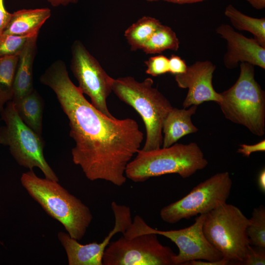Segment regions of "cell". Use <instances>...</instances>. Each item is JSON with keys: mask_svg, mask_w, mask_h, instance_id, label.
I'll return each mask as SVG.
<instances>
[{"mask_svg": "<svg viewBox=\"0 0 265 265\" xmlns=\"http://www.w3.org/2000/svg\"><path fill=\"white\" fill-rule=\"evenodd\" d=\"M40 81L54 92L69 120L70 135L75 142L71 151L74 163L90 181L123 185L127 166L144 139L137 122L110 118L96 109L71 81L62 60L51 64Z\"/></svg>", "mask_w": 265, "mask_h": 265, "instance_id": "1", "label": "cell"}, {"mask_svg": "<svg viewBox=\"0 0 265 265\" xmlns=\"http://www.w3.org/2000/svg\"><path fill=\"white\" fill-rule=\"evenodd\" d=\"M21 182L46 212L63 225L71 238L78 241L83 237L93 215L80 200L58 182L39 178L32 170L22 175Z\"/></svg>", "mask_w": 265, "mask_h": 265, "instance_id": "2", "label": "cell"}, {"mask_svg": "<svg viewBox=\"0 0 265 265\" xmlns=\"http://www.w3.org/2000/svg\"><path fill=\"white\" fill-rule=\"evenodd\" d=\"M208 164L196 143H175L168 147L149 151L140 149L128 164L125 176L135 183L168 174H178L186 178L204 169Z\"/></svg>", "mask_w": 265, "mask_h": 265, "instance_id": "3", "label": "cell"}, {"mask_svg": "<svg viewBox=\"0 0 265 265\" xmlns=\"http://www.w3.org/2000/svg\"><path fill=\"white\" fill-rule=\"evenodd\" d=\"M153 84L150 78L139 82L130 76L113 79L112 83V91L120 100L132 107L144 122L146 137L141 149L143 151L161 147L163 123L173 107Z\"/></svg>", "mask_w": 265, "mask_h": 265, "instance_id": "4", "label": "cell"}, {"mask_svg": "<svg viewBox=\"0 0 265 265\" xmlns=\"http://www.w3.org/2000/svg\"><path fill=\"white\" fill-rule=\"evenodd\" d=\"M254 67L240 63L237 80L219 93L221 99L217 104L227 119L261 137L265 133V92L255 79Z\"/></svg>", "mask_w": 265, "mask_h": 265, "instance_id": "5", "label": "cell"}, {"mask_svg": "<svg viewBox=\"0 0 265 265\" xmlns=\"http://www.w3.org/2000/svg\"><path fill=\"white\" fill-rule=\"evenodd\" d=\"M249 222L239 208L225 202L206 213L203 232L230 263L242 265L250 245L246 232Z\"/></svg>", "mask_w": 265, "mask_h": 265, "instance_id": "6", "label": "cell"}, {"mask_svg": "<svg viewBox=\"0 0 265 265\" xmlns=\"http://www.w3.org/2000/svg\"><path fill=\"white\" fill-rule=\"evenodd\" d=\"M5 125L0 128V143L8 146L16 162L29 170L37 167L45 178L58 181V178L46 160L41 136L21 119L12 101L8 102L1 112Z\"/></svg>", "mask_w": 265, "mask_h": 265, "instance_id": "7", "label": "cell"}, {"mask_svg": "<svg viewBox=\"0 0 265 265\" xmlns=\"http://www.w3.org/2000/svg\"><path fill=\"white\" fill-rule=\"evenodd\" d=\"M206 214H200L191 226L176 230L161 231L149 226L144 220L136 215L127 230L122 234L126 238L137 235L155 233L173 241L179 248V253L173 257L174 265H186L192 260L216 261L223 257L207 239L203 229Z\"/></svg>", "mask_w": 265, "mask_h": 265, "instance_id": "8", "label": "cell"}, {"mask_svg": "<svg viewBox=\"0 0 265 265\" xmlns=\"http://www.w3.org/2000/svg\"><path fill=\"white\" fill-rule=\"evenodd\" d=\"M232 186L228 172H219L201 182L186 195L160 211L164 222L173 224L183 219L206 214L228 199Z\"/></svg>", "mask_w": 265, "mask_h": 265, "instance_id": "9", "label": "cell"}, {"mask_svg": "<svg viewBox=\"0 0 265 265\" xmlns=\"http://www.w3.org/2000/svg\"><path fill=\"white\" fill-rule=\"evenodd\" d=\"M176 254L163 245L158 235L147 233L109 242L105 250L103 265H174Z\"/></svg>", "mask_w": 265, "mask_h": 265, "instance_id": "10", "label": "cell"}, {"mask_svg": "<svg viewBox=\"0 0 265 265\" xmlns=\"http://www.w3.org/2000/svg\"><path fill=\"white\" fill-rule=\"evenodd\" d=\"M71 70L83 94L91 104L106 116L114 118L107 106L106 100L112 92L113 78L102 68L82 42L75 41L71 46Z\"/></svg>", "mask_w": 265, "mask_h": 265, "instance_id": "11", "label": "cell"}, {"mask_svg": "<svg viewBox=\"0 0 265 265\" xmlns=\"http://www.w3.org/2000/svg\"><path fill=\"white\" fill-rule=\"evenodd\" d=\"M216 66L209 60L197 61L187 67L186 71L175 76L178 86L187 88L188 91L183 103L185 108L192 105H198L205 102L219 103L221 101L219 93L212 85V78Z\"/></svg>", "mask_w": 265, "mask_h": 265, "instance_id": "12", "label": "cell"}, {"mask_svg": "<svg viewBox=\"0 0 265 265\" xmlns=\"http://www.w3.org/2000/svg\"><path fill=\"white\" fill-rule=\"evenodd\" d=\"M215 31L226 42L223 58L226 68L233 69L239 62H246L265 69V47L255 38L246 37L227 24L220 25Z\"/></svg>", "mask_w": 265, "mask_h": 265, "instance_id": "13", "label": "cell"}, {"mask_svg": "<svg viewBox=\"0 0 265 265\" xmlns=\"http://www.w3.org/2000/svg\"><path fill=\"white\" fill-rule=\"evenodd\" d=\"M38 35L28 38L20 54L15 76L12 102L16 104L34 89L33 66L37 52Z\"/></svg>", "mask_w": 265, "mask_h": 265, "instance_id": "14", "label": "cell"}, {"mask_svg": "<svg viewBox=\"0 0 265 265\" xmlns=\"http://www.w3.org/2000/svg\"><path fill=\"white\" fill-rule=\"evenodd\" d=\"M48 8L23 9L11 13L2 33L30 37L38 35L40 29L50 17Z\"/></svg>", "mask_w": 265, "mask_h": 265, "instance_id": "15", "label": "cell"}, {"mask_svg": "<svg viewBox=\"0 0 265 265\" xmlns=\"http://www.w3.org/2000/svg\"><path fill=\"white\" fill-rule=\"evenodd\" d=\"M197 106L192 105L188 109L173 107L165 118L162 125V148L168 147L184 136L196 132L198 129L191 121Z\"/></svg>", "mask_w": 265, "mask_h": 265, "instance_id": "16", "label": "cell"}, {"mask_svg": "<svg viewBox=\"0 0 265 265\" xmlns=\"http://www.w3.org/2000/svg\"><path fill=\"white\" fill-rule=\"evenodd\" d=\"M14 105L23 121L41 136L43 102L37 91L34 89L30 93Z\"/></svg>", "mask_w": 265, "mask_h": 265, "instance_id": "17", "label": "cell"}, {"mask_svg": "<svg viewBox=\"0 0 265 265\" xmlns=\"http://www.w3.org/2000/svg\"><path fill=\"white\" fill-rule=\"evenodd\" d=\"M224 14L235 28L251 33L254 38L265 47V18H257L246 15L232 4L226 6Z\"/></svg>", "mask_w": 265, "mask_h": 265, "instance_id": "18", "label": "cell"}, {"mask_svg": "<svg viewBox=\"0 0 265 265\" xmlns=\"http://www.w3.org/2000/svg\"><path fill=\"white\" fill-rule=\"evenodd\" d=\"M160 21L152 17L143 16L130 26L125 31L124 36L130 46L131 50H142L152 36Z\"/></svg>", "mask_w": 265, "mask_h": 265, "instance_id": "19", "label": "cell"}, {"mask_svg": "<svg viewBox=\"0 0 265 265\" xmlns=\"http://www.w3.org/2000/svg\"><path fill=\"white\" fill-rule=\"evenodd\" d=\"M179 46L180 41L175 32L170 27L161 24L142 50L146 54L160 53L166 50L177 51Z\"/></svg>", "mask_w": 265, "mask_h": 265, "instance_id": "20", "label": "cell"}, {"mask_svg": "<svg viewBox=\"0 0 265 265\" xmlns=\"http://www.w3.org/2000/svg\"><path fill=\"white\" fill-rule=\"evenodd\" d=\"M19 56L0 58V113L11 101Z\"/></svg>", "mask_w": 265, "mask_h": 265, "instance_id": "21", "label": "cell"}, {"mask_svg": "<svg viewBox=\"0 0 265 265\" xmlns=\"http://www.w3.org/2000/svg\"><path fill=\"white\" fill-rule=\"evenodd\" d=\"M250 222L247 228V235L250 245L265 249V208L260 205L253 209Z\"/></svg>", "mask_w": 265, "mask_h": 265, "instance_id": "22", "label": "cell"}, {"mask_svg": "<svg viewBox=\"0 0 265 265\" xmlns=\"http://www.w3.org/2000/svg\"><path fill=\"white\" fill-rule=\"evenodd\" d=\"M28 38L0 34V58L19 56Z\"/></svg>", "mask_w": 265, "mask_h": 265, "instance_id": "23", "label": "cell"}, {"mask_svg": "<svg viewBox=\"0 0 265 265\" xmlns=\"http://www.w3.org/2000/svg\"><path fill=\"white\" fill-rule=\"evenodd\" d=\"M169 59L163 55H158L150 57L144 62L147 67L146 73L157 77L169 72Z\"/></svg>", "mask_w": 265, "mask_h": 265, "instance_id": "24", "label": "cell"}, {"mask_svg": "<svg viewBox=\"0 0 265 265\" xmlns=\"http://www.w3.org/2000/svg\"><path fill=\"white\" fill-rule=\"evenodd\" d=\"M242 265H265V249L249 245Z\"/></svg>", "mask_w": 265, "mask_h": 265, "instance_id": "25", "label": "cell"}, {"mask_svg": "<svg viewBox=\"0 0 265 265\" xmlns=\"http://www.w3.org/2000/svg\"><path fill=\"white\" fill-rule=\"evenodd\" d=\"M169 59V72L177 75L184 73L187 66L184 60L178 55L172 54Z\"/></svg>", "mask_w": 265, "mask_h": 265, "instance_id": "26", "label": "cell"}, {"mask_svg": "<svg viewBox=\"0 0 265 265\" xmlns=\"http://www.w3.org/2000/svg\"><path fill=\"white\" fill-rule=\"evenodd\" d=\"M240 148L238 149V152L242 154L246 157L257 152H264L265 151V140L252 145L241 144L239 145Z\"/></svg>", "mask_w": 265, "mask_h": 265, "instance_id": "27", "label": "cell"}, {"mask_svg": "<svg viewBox=\"0 0 265 265\" xmlns=\"http://www.w3.org/2000/svg\"><path fill=\"white\" fill-rule=\"evenodd\" d=\"M11 16L4 7L3 0H0V34L6 26Z\"/></svg>", "mask_w": 265, "mask_h": 265, "instance_id": "28", "label": "cell"}, {"mask_svg": "<svg viewBox=\"0 0 265 265\" xmlns=\"http://www.w3.org/2000/svg\"><path fill=\"white\" fill-rule=\"evenodd\" d=\"M229 261L224 258L216 261H203L202 260H192L187 262L186 265H227Z\"/></svg>", "mask_w": 265, "mask_h": 265, "instance_id": "29", "label": "cell"}, {"mask_svg": "<svg viewBox=\"0 0 265 265\" xmlns=\"http://www.w3.org/2000/svg\"><path fill=\"white\" fill-rule=\"evenodd\" d=\"M149 2L163 1L179 4H191L204 1L208 0H146Z\"/></svg>", "mask_w": 265, "mask_h": 265, "instance_id": "30", "label": "cell"}, {"mask_svg": "<svg viewBox=\"0 0 265 265\" xmlns=\"http://www.w3.org/2000/svg\"><path fill=\"white\" fill-rule=\"evenodd\" d=\"M54 7L59 5L66 6L70 3H76L79 0H47Z\"/></svg>", "mask_w": 265, "mask_h": 265, "instance_id": "31", "label": "cell"}, {"mask_svg": "<svg viewBox=\"0 0 265 265\" xmlns=\"http://www.w3.org/2000/svg\"><path fill=\"white\" fill-rule=\"evenodd\" d=\"M258 184L261 190L265 192V169H263L260 172L258 177Z\"/></svg>", "mask_w": 265, "mask_h": 265, "instance_id": "32", "label": "cell"}, {"mask_svg": "<svg viewBox=\"0 0 265 265\" xmlns=\"http://www.w3.org/2000/svg\"><path fill=\"white\" fill-rule=\"evenodd\" d=\"M253 8L262 10L265 7V0H246Z\"/></svg>", "mask_w": 265, "mask_h": 265, "instance_id": "33", "label": "cell"}]
</instances>
